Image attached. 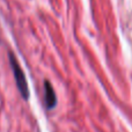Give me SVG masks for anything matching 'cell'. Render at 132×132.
<instances>
[{
	"label": "cell",
	"instance_id": "obj_1",
	"mask_svg": "<svg viewBox=\"0 0 132 132\" xmlns=\"http://www.w3.org/2000/svg\"><path fill=\"white\" fill-rule=\"evenodd\" d=\"M8 58H9V65H11L12 72H13L16 87H18V89H19V92H20L23 100H28V98H29V89H28V84H27V79H26L24 72H23V70L21 68V66L19 64L18 59H16V57L14 56L13 52H9Z\"/></svg>",
	"mask_w": 132,
	"mask_h": 132
},
{
	"label": "cell",
	"instance_id": "obj_2",
	"mask_svg": "<svg viewBox=\"0 0 132 132\" xmlns=\"http://www.w3.org/2000/svg\"><path fill=\"white\" fill-rule=\"evenodd\" d=\"M44 100H45V104L48 109H53L57 104V96H56V92L53 89L52 85L50 81H44Z\"/></svg>",
	"mask_w": 132,
	"mask_h": 132
}]
</instances>
